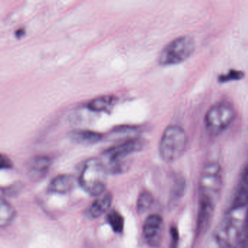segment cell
<instances>
[{
  "label": "cell",
  "instance_id": "1",
  "mask_svg": "<svg viewBox=\"0 0 248 248\" xmlns=\"http://www.w3.org/2000/svg\"><path fill=\"white\" fill-rule=\"evenodd\" d=\"M146 144L144 139L133 138L124 140L120 144L115 145L104 151V162L108 175H118L128 170V163L125 158L133 154L140 152Z\"/></svg>",
  "mask_w": 248,
  "mask_h": 248
},
{
  "label": "cell",
  "instance_id": "2",
  "mask_svg": "<svg viewBox=\"0 0 248 248\" xmlns=\"http://www.w3.org/2000/svg\"><path fill=\"white\" fill-rule=\"evenodd\" d=\"M108 175L103 160L91 158L82 166L78 182L90 195L98 197L105 192Z\"/></svg>",
  "mask_w": 248,
  "mask_h": 248
},
{
  "label": "cell",
  "instance_id": "3",
  "mask_svg": "<svg viewBox=\"0 0 248 248\" xmlns=\"http://www.w3.org/2000/svg\"><path fill=\"white\" fill-rule=\"evenodd\" d=\"M223 187V172L220 164L210 162L204 165L200 175L199 196L201 202L216 205Z\"/></svg>",
  "mask_w": 248,
  "mask_h": 248
},
{
  "label": "cell",
  "instance_id": "4",
  "mask_svg": "<svg viewBox=\"0 0 248 248\" xmlns=\"http://www.w3.org/2000/svg\"><path fill=\"white\" fill-rule=\"evenodd\" d=\"M187 143L185 130L178 124H170L162 133L159 144V156L166 162H172L179 159Z\"/></svg>",
  "mask_w": 248,
  "mask_h": 248
},
{
  "label": "cell",
  "instance_id": "5",
  "mask_svg": "<svg viewBox=\"0 0 248 248\" xmlns=\"http://www.w3.org/2000/svg\"><path fill=\"white\" fill-rule=\"evenodd\" d=\"M195 41L189 35H183L170 42L159 54V63L168 66L185 62L195 50Z\"/></svg>",
  "mask_w": 248,
  "mask_h": 248
},
{
  "label": "cell",
  "instance_id": "6",
  "mask_svg": "<svg viewBox=\"0 0 248 248\" xmlns=\"http://www.w3.org/2000/svg\"><path fill=\"white\" fill-rule=\"evenodd\" d=\"M235 117L233 106L226 101H220L209 108L204 117V124L209 133L220 134L232 124Z\"/></svg>",
  "mask_w": 248,
  "mask_h": 248
},
{
  "label": "cell",
  "instance_id": "7",
  "mask_svg": "<svg viewBox=\"0 0 248 248\" xmlns=\"http://www.w3.org/2000/svg\"><path fill=\"white\" fill-rule=\"evenodd\" d=\"M242 228H239L238 221L233 217H226L216 229V242L220 248H237L240 245Z\"/></svg>",
  "mask_w": 248,
  "mask_h": 248
},
{
  "label": "cell",
  "instance_id": "8",
  "mask_svg": "<svg viewBox=\"0 0 248 248\" xmlns=\"http://www.w3.org/2000/svg\"><path fill=\"white\" fill-rule=\"evenodd\" d=\"M164 221L162 216L151 214L146 217L143 226V233L146 243L152 248H158L163 237Z\"/></svg>",
  "mask_w": 248,
  "mask_h": 248
},
{
  "label": "cell",
  "instance_id": "9",
  "mask_svg": "<svg viewBox=\"0 0 248 248\" xmlns=\"http://www.w3.org/2000/svg\"><path fill=\"white\" fill-rule=\"evenodd\" d=\"M248 203V159L244 167L236 192L232 200L231 209L238 210L245 207Z\"/></svg>",
  "mask_w": 248,
  "mask_h": 248
},
{
  "label": "cell",
  "instance_id": "10",
  "mask_svg": "<svg viewBox=\"0 0 248 248\" xmlns=\"http://www.w3.org/2000/svg\"><path fill=\"white\" fill-rule=\"evenodd\" d=\"M76 182V178L73 175L62 174L51 180L47 189L49 192L54 194H67L75 188Z\"/></svg>",
  "mask_w": 248,
  "mask_h": 248
},
{
  "label": "cell",
  "instance_id": "11",
  "mask_svg": "<svg viewBox=\"0 0 248 248\" xmlns=\"http://www.w3.org/2000/svg\"><path fill=\"white\" fill-rule=\"evenodd\" d=\"M216 205L199 202L198 215L197 221V236L204 234L210 225Z\"/></svg>",
  "mask_w": 248,
  "mask_h": 248
},
{
  "label": "cell",
  "instance_id": "12",
  "mask_svg": "<svg viewBox=\"0 0 248 248\" xmlns=\"http://www.w3.org/2000/svg\"><path fill=\"white\" fill-rule=\"evenodd\" d=\"M113 202V195L109 191L104 192L92 203L87 214L91 218L95 219L108 211Z\"/></svg>",
  "mask_w": 248,
  "mask_h": 248
},
{
  "label": "cell",
  "instance_id": "13",
  "mask_svg": "<svg viewBox=\"0 0 248 248\" xmlns=\"http://www.w3.org/2000/svg\"><path fill=\"white\" fill-rule=\"evenodd\" d=\"M72 140L81 144H94L101 141L103 139L101 133L89 130H74L70 133Z\"/></svg>",
  "mask_w": 248,
  "mask_h": 248
},
{
  "label": "cell",
  "instance_id": "14",
  "mask_svg": "<svg viewBox=\"0 0 248 248\" xmlns=\"http://www.w3.org/2000/svg\"><path fill=\"white\" fill-rule=\"evenodd\" d=\"M52 160L47 156H36L30 160L29 168L35 177H43L47 173Z\"/></svg>",
  "mask_w": 248,
  "mask_h": 248
},
{
  "label": "cell",
  "instance_id": "15",
  "mask_svg": "<svg viewBox=\"0 0 248 248\" xmlns=\"http://www.w3.org/2000/svg\"><path fill=\"white\" fill-rule=\"evenodd\" d=\"M117 98L112 95H101L89 101L88 108L93 111H107L115 104Z\"/></svg>",
  "mask_w": 248,
  "mask_h": 248
},
{
  "label": "cell",
  "instance_id": "16",
  "mask_svg": "<svg viewBox=\"0 0 248 248\" xmlns=\"http://www.w3.org/2000/svg\"><path fill=\"white\" fill-rule=\"evenodd\" d=\"M16 211L11 203L5 199H1L0 202V226L5 228L10 226L15 220Z\"/></svg>",
  "mask_w": 248,
  "mask_h": 248
},
{
  "label": "cell",
  "instance_id": "17",
  "mask_svg": "<svg viewBox=\"0 0 248 248\" xmlns=\"http://www.w3.org/2000/svg\"><path fill=\"white\" fill-rule=\"evenodd\" d=\"M107 220L115 233H121L124 230V217L117 210H111L107 214Z\"/></svg>",
  "mask_w": 248,
  "mask_h": 248
},
{
  "label": "cell",
  "instance_id": "18",
  "mask_svg": "<svg viewBox=\"0 0 248 248\" xmlns=\"http://www.w3.org/2000/svg\"><path fill=\"white\" fill-rule=\"evenodd\" d=\"M154 203V197L152 193L149 191H142L139 195V199L137 201V210L138 213H146Z\"/></svg>",
  "mask_w": 248,
  "mask_h": 248
},
{
  "label": "cell",
  "instance_id": "19",
  "mask_svg": "<svg viewBox=\"0 0 248 248\" xmlns=\"http://www.w3.org/2000/svg\"><path fill=\"white\" fill-rule=\"evenodd\" d=\"M186 189V181L183 177H176L172 186V200H179L184 194Z\"/></svg>",
  "mask_w": 248,
  "mask_h": 248
},
{
  "label": "cell",
  "instance_id": "20",
  "mask_svg": "<svg viewBox=\"0 0 248 248\" xmlns=\"http://www.w3.org/2000/svg\"><path fill=\"white\" fill-rule=\"evenodd\" d=\"M244 77H245V74L242 71L231 69L227 73L220 75L217 78V80L220 83H225L231 81L240 80Z\"/></svg>",
  "mask_w": 248,
  "mask_h": 248
},
{
  "label": "cell",
  "instance_id": "21",
  "mask_svg": "<svg viewBox=\"0 0 248 248\" xmlns=\"http://www.w3.org/2000/svg\"><path fill=\"white\" fill-rule=\"evenodd\" d=\"M240 246L243 248L248 247V208L247 211L246 217H245V223L242 228L241 233Z\"/></svg>",
  "mask_w": 248,
  "mask_h": 248
},
{
  "label": "cell",
  "instance_id": "22",
  "mask_svg": "<svg viewBox=\"0 0 248 248\" xmlns=\"http://www.w3.org/2000/svg\"><path fill=\"white\" fill-rule=\"evenodd\" d=\"M170 248H178V242H179V233L178 229L175 226H171L170 229Z\"/></svg>",
  "mask_w": 248,
  "mask_h": 248
},
{
  "label": "cell",
  "instance_id": "23",
  "mask_svg": "<svg viewBox=\"0 0 248 248\" xmlns=\"http://www.w3.org/2000/svg\"><path fill=\"white\" fill-rule=\"evenodd\" d=\"M12 161L7 155L2 154L1 155V169L8 170L13 168Z\"/></svg>",
  "mask_w": 248,
  "mask_h": 248
},
{
  "label": "cell",
  "instance_id": "24",
  "mask_svg": "<svg viewBox=\"0 0 248 248\" xmlns=\"http://www.w3.org/2000/svg\"><path fill=\"white\" fill-rule=\"evenodd\" d=\"M24 30H18V31L16 32V35L17 37H21V36L24 35Z\"/></svg>",
  "mask_w": 248,
  "mask_h": 248
}]
</instances>
